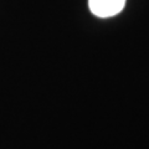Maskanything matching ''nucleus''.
Returning <instances> with one entry per match:
<instances>
[{"label":"nucleus","instance_id":"nucleus-1","mask_svg":"<svg viewBox=\"0 0 149 149\" xmlns=\"http://www.w3.org/2000/svg\"><path fill=\"white\" fill-rule=\"evenodd\" d=\"M125 5V0H88V6L93 15L111 17L119 14Z\"/></svg>","mask_w":149,"mask_h":149}]
</instances>
